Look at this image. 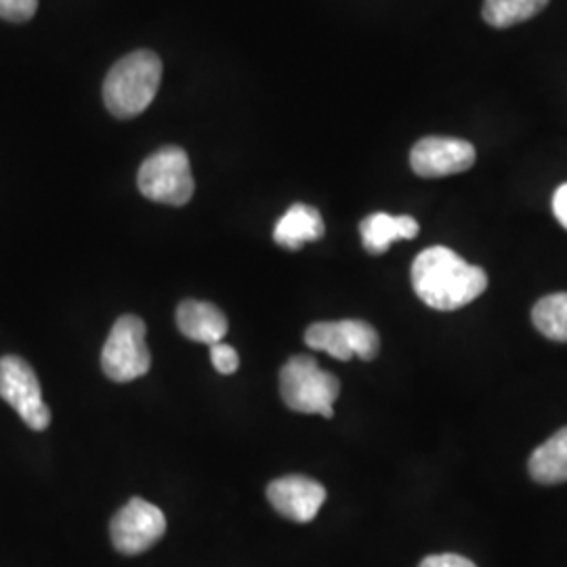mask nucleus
<instances>
[{"mask_svg": "<svg viewBox=\"0 0 567 567\" xmlns=\"http://www.w3.org/2000/svg\"><path fill=\"white\" fill-rule=\"evenodd\" d=\"M553 213L557 217V221L567 229V183L561 185L555 196H553Z\"/></svg>", "mask_w": 567, "mask_h": 567, "instance_id": "obj_21", "label": "nucleus"}, {"mask_svg": "<svg viewBox=\"0 0 567 567\" xmlns=\"http://www.w3.org/2000/svg\"><path fill=\"white\" fill-rule=\"evenodd\" d=\"M305 343L313 351H324L334 360L349 362L353 358L351 347L347 341L343 320L341 322H316L305 332Z\"/></svg>", "mask_w": 567, "mask_h": 567, "instance_id": "obj_16", "label": "nucleus"}, {"mask_svg": "<svg viewBox=\"0 0 567 567\" xmlns=\"http://www.w3.org/2000/svg\"><path fill=\"white\" fill-rule=\"evenodd\" d=\"M152 355L145 343V322L137 316H122L103 344V374L114 383H131L145 377Z\"/></svg>", "mask_w": 567, "mask_h": 567, "instance_id": "obj_5", "label": "nucleus"}, {"mask_svg": "<svg viewBox=\"0 0 567 567\" xmlns=\"http://www.w3.org/2000/svg\"><path fill=\"white\" fill-rule=\"evenodd\" d=\"M421 567H477L471 559L454 555V553H444V555H429L423 559Z\"/></svg>", "mask_w": 567, "mask_h": 567, "instance_id": "obj_20", "label": "nucleus"}, {"mask_svg": "<svg viewBox=\"0 0 567 567\" xmlns=\"http://www.w3.org/2000/svg\"><path fill=\"white\" fill-rule=\"evenodd\" d=\"M210 360H213V365L217 368L219 374H234L240 365L238 351L231 344L224 343V341L210 344Z\"/></svg>", "mask_w": 567, "mask_h": 567, "instance_id": "obj_19", "label": "nucleus"}, {"mask_svg": "<svg viewBox=\"0 0 567 567\" xmlns=\"http://www.w3.org/2000/svg\"><path fill=\"white\" fill-rule=\"evenodd\" d=\"M532 322L550 341L567 343V292L548 295L534 305Z\"/></svg>", "mask_w": 567, "mask_h": 567, "instance_id": "obj_14", "label": "nucleus"}, {"mask_svg": "<svg viewBox=\"0 0 567 567\" xmlns=\"http://www.w3.org/2000/svg\"><path fill=\"white\" fill-rule=\"evenodd\" d=\"M177 326L183 337L208 347L221 343L229 330L224 311L206 301H183L177 309Z\"/></svg>", "mask_w": 567, "mask_h": 567, "instance_id": "obj_10", "label": "nucleus"}, {"mask_svg": "<svg viewBox=\"0 0 567 567\" xmlns=\"http://www.w3.org/2000/svg\"><path fill=\"white\" fill-rule=\"evenodd\" d=\"M267 501L286 519L309 524L324 505L326 487L305 475H286L269 484Z\"/></svg>", "mask_w": 567, "mask_h": 567, "instance_id": "obj_9", "label": "nucleus"}, {"mask_svg": "<svg viewBox=\"0 0 567 567\" xmlns=\"http://www.w3.org/2000/svg\"><path fill=\"white\" fill-rule=\"evenodd\" d=\"M0 398L11 405L21 421L34 431L51 425V410L42 400V389L37 372L18 355L0 360Z\"/></svg>", "mask_w": 567, "mask_h": 567, "instance_id": "obj_6", "label": "nucleus"}, {"mask_svg": "<svg viewBox=\"0 0 567 567\" xmlns=\"http://www.w3.org/2000/svg\"><path fill=\"white\" fill-rule=\"evenodd\" d=\"M280 393L284 404L301 414L334 416V402L341 393V383L326 372L311 355H295L280 372Z\"/></svg>", "mask_w": 567, "mask_h": 567, "instance_id": "obj_3", "label": "nucleus"}, {"mask_svg": "<svg viewBox=\"0 0 567 567\" xmlns=\"http://www.w3.org/2000/svg\"><path fill=\"white\" fill-rule=\"evenodd\" d=\"M529 475L543 486L567 482V426L559 429L543 446L532 452Z\"/></svg>", "mask_w": 567, "mask_h": 567, "instance_id": "obj_13", "label": "nucleus"}, {"mask_svg": "<svg viewBox=\"0 0 567 567\" xmlns=\"http://www.w3.org/2000/svg\"><path fill=\"white\" fill-rule=\"evenodd\" d=\"M410 164L425 179L458 175L475 164V147L465 140L425 137L412 147Z\"/></svg>", "mask_w": 567, "mask_h": 567, "instance_id": "obj_8", "label": "nucleus"}, {"mask_svg": "<svg viewBox=\"0 0 567 567\" xmlns=\"http://www.w3.org/2000/svg\"><path fill=\"white\" fill-rule=\"evenodd\" d=\"M322 215L309 204H292L274 229V240L288 250H301L307 243L324 236Z\"/></svg>", "mask_w": 567, "mask_h": 567, "instance_id": "obj_11", "label": "nucleus"}, {"mask_svg": "<svg viewBox=\"0 0 567 567\" xmlns=\"http://www.w3.org/2000/svg\"><path fill=\"white\" fill-rule=\"evenodd\" d=\"M163 81V61L147 49H140L107 72L103 102L116 118H135L154 102Z\"/></svg>", "mask_w": 567, "mask_h": 567, "instance_id": "obj_2", "label": "nucleus"}, {"mask_svg": "<svg viewBox=\"0 0 567 567\" xmlns=\"http://www.w3.org/2000/svg\"><path fill=\"white\" fill-rule=\"evenodd\" d=\"M140 192L152 203L183 206L194 196V175L182 147L168 145L152 154L137 175Z\"/></svg>", "mask_w": 567, "mask_h": 567, "instance_id": "obj_4", "label": "nucleus"}, {"mask_svg": "<svg viewBox=\"0 0 567 567\" xmlns=\"http://www.w3.org/2000/svg\"><path fill=\"white\" fill-rule=\"evenodd\" d=\"M412 286L426 307L456 311L486 292L487 276L446 246H431L412 264Z\"/></svg>", "mask_w": 567, "mask_h": 567, "instance_id": "obj_1", "label": "nucleus"}, {"mask_svg": "<svg viewBox=\"0 0 567 567\" xmlns=\"http://www.w3.org/2000/svg\"><path fill=\"white\" fill-rule=\"evenodd\" d=\"M343 326L353 358L370 362L379 355L381 339H379V332L372 326L362 322V320H343Z\"/></svg>", "mask_w": 567, "mask_h": 567, "instance_id": "obj_17", "label": "nucleus"}, {"mask_svg": "<svg viewBox=\"0 0 567 567\" xmlns=\"http://www.w3.org/2000/svg\"><path fill=\"white\" fill-rule=\"evenodd\" d=\"M39 9V0H0V18L7 21L32 20Z\"/></svg>", "mask_w": 567, "mask_h": 567, "instance_id": "obj_18", "label": "nucleus"}, {"mask_svg": "<svg viewBox=\"0 0 567 567\" xmlns=\"http://www.w3.org/2000/svg\"><path fill=\"white\" fill-rule=\"evenodd\" d=\"M166 532L163 511L143 498H133L112 519V543L122 555H140L154 547Z\"/></svg>", "mask_w": 567, "mask_h": 567, "instance_id": "obj_7", "label": "nucleus"}, {"mask_svg": "<svg viewBox=\"0 0 567 567\" xmlns=\"http://www.w3.org/2000/svg\"><path fill=\"white\" fill-rule=\"evenodd\" d=\"M419 224L410 215H386V213H374L365 217L360 224V234L362 243L368 252L372 255H383L389 250V246L398 240H412L419 236Z\"/></svg>", "mask_w": 567, "mask_h": 567, "instance_id": "obj_12", "label": "nucleus"}, {"mask_svg": "<svg viewBox=\"0 0 567 567\" xmlns=\"http://www.w3.org/2000/svg\"><path fill=\"white\" fill-rule=\"evenodd\" d=\"M548 0H486L484 20L492 28H511L538 16Z\"/></svg>", "mask_w": 567, "mask_h": 567, "instance_id": "obj_15", "label": "nucleus"}]
</instances>
